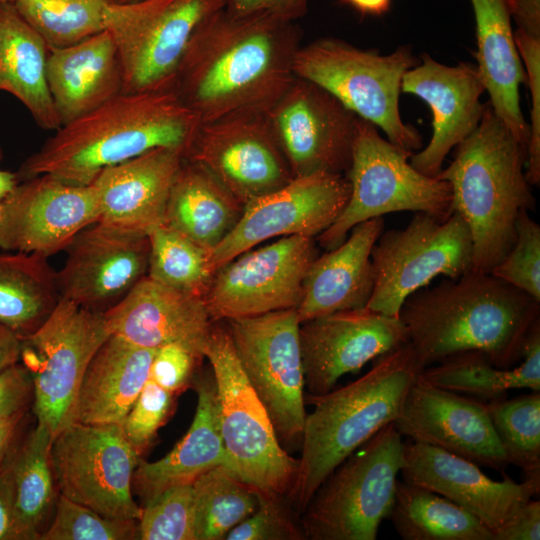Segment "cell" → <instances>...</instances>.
Instances as JSON below:
<instances>
[{
	"instance_id": "1",
	"label": "cell",
	"mask_w": 540,
	"mask_h": 540,
	"mask_svg": "<svg viewBox=\"0 0 540 540\" xmlns=\"http://www.w3.org/2000/svg\"><path fill=\"white\" fill-rule=\"evenodd\" d=\"M301 30L267 13L237 16L225 7L196 30L172 90L200 123L265 113L295 79Z\"/></svg>"
},
{
	"instance_id": "2",
	"label": "cell",
	"mask_w": 540,
	"mask_h": 540,
	"mask_svg": "<svg viewBox=\"0 0 540 540\" xmlns=\"http://www.w3.org/2000/svg\"><path fill=\"white\" fill-rule=\"evenodd\" d=\"M399 319L424 368L466 353L511 368L540 322V301L491 273L471 270L411 294Z\"/></svg>"
},
{
	"instance_id": "3",
	"label": "cell",
	"mask_w": 540,
	"mask_h": 540,
	"mask_svg": "<svg viewBox=\"0 0 540 540\" xmlns=\"http://www.w3.org/2000/svg\"><path fill=\"white\" fill-rule=\"evenodd\" d=\"M200 125L172 90L120 93L60 126L16 173L19 181L48 174L87 186L99 173L147 151L185 152Z\"/></svg>"
},
{
	"instance_id": "4",
	"label": "cell",
	"mask_w": 540,
	"mask_h": 540,
	"mask_svg": "<svg viewBox=\"0 0 540 540\" xmlns=\"http://www.w3.org/2000/svg\"><path fill=\"white\" fill-rule=\"evenodd\" d=\"M526 158L525 148L486 103L476 129L436 176L450 184L452 211L469 227L474 271L490 273L515 242L520 212L535 210Z\"/></svg>"
},
{
	"instance_id": "5",
	"label": "cell",
	"mask_w": 540,
	"mask_h": 540,
	"mask_svg": "<svg viewBox=\"0 0 540 540\" xmlns=\"http://www.w3.org/2000/svg\"><path fill=\"white\" fill-rule=\"evenodd\" d=\"M425 369L408 342L377 357L357 380L322 395L306 415L291 498L300 513L326 477L379 430L394 423Z\"/></svg>"
},
{
	"instance_id": "6",
	"label": "cell",
	"mask_w": 540,
	"mask_h": 540,
	"mask_svg": "<svg viewBox=\"0 0 540 540\" xmlns=\"http://www.w3.org/2000/svg\"><path fill=\"white\" fill-rule=\"evenodd\" d=\"M411 46L382 55L344 40L318 38L296 52L293 71L340 101L357 117L381 129L392 144L413 153L422 147L418 131L400 114L404 74L419 63Z\"/></svg>"
},
{
	"instance_id": "7",
	"label": "cell",
	"mask_w": 540,
	"mask_h": 540,
	"mask_svg": "<svg viewBox=\"0 0 540 540\" xmlns=\"http://www.w3.org/2000/svg\"><path fill=\"white\" fill-rule=\"evenodd\" d=\"M203 356L213 371L226 466L255 490L289 497L298 459L279 443L265 407L241 368L226 325L213 323Z\"/></svg>"
},
{
	"instance_id": "8",
	"label": "cell",
	"mask_w": 540,
	"mask_h": 540,
	"mask_svg": "<svg viewBox=\"0 0 540 540\" xmlns=\"http://www.w3.org/2000/svg\"><path fill=\"white\" fill-rule=\"evenodd\" d=\"M401 437L394 423L386 425L326 477L302 512L306 539L377 538L395 499Z\"/></svg>"
},
{
	"instance_id": "9",
	"label": "cell",
	"mask_w": 540,
	"mask_h": 540,
	"mask_svg": "<svg viewBox=\"0 0 540 540\" xmlns=\"http://www.w3.org/2000/svg\"><path fill=\"white\" fill-rule=\"evenodd\" d=\"M412 154L358 117L351 163L345 173L350 196L338 218L318 236L321 247L335 248L357 224L388 213L423 212L440 221L453 213L450 184L416 170L409 161Z\"/></svg>"
},
{
	"instance_id": "10",
	"label": "cell",
	"mask_w": 540,
	"mask_h": 540,
	"mask_svg": "<svg viewBox=\"0 0 540 540\" xmlns=\"http://www.w3.org/2000/svg\"><path fill=\"white\" fill-rule=\"evenodd\" d=\"M226 0H108L106 30L116 47L121 93L172 89L193 35Z\"/></svg>"
},
{
	"instance_id": "11",
	"label": "cell",
	"mask_w": 540,
	"mask_h": 540,
	"mask_svg": "<svg viewBox=\"0 0 540 540\" xmlns=\"http://www.w3.org/2000/svg\"><path fill=\"white\" fill-rule=\"evenodd\" d=\"M110 335L103 313L60 298L47 320L21 338L20 360L33 381L31 408L52 439L74 423L87 366Z\"/></svg>"
},
{
	"instance_id": "12",
	"label": "cell",
	"mask_w": 540,
	"mask_h": 540,
	"mask_svg": "<svg viewBox=\"0 0 540 540\" xmlns=\"http://www.w3.org/2000/svg\"><path fill=\"white\" fill-rule=\"evenodd\" d=\"M371 261L374 287L366 308L399 318L406 298L435 277L455 280L473 270L470 230L456 212L444 221L416 212L403 229L381 233Z\"/></svg>"
},
{
	"instance_id": "13",
	"label": "cell",
	"mask_w": 540,
	"mask_h": 540,
	"mask_svg": "<svg viewBox=\"0 0 540 540\" xmlns=\"http://www.w3.org/2000/svg\"><path fill=\"white\" fill-rule=\"evenodd\" d=\"M300 324L296 309L226 320L241 368L282 446L301 444L307 415Z\"/></svg>"
},
{
	"instance_id": "14",
	"label": "cell",
	"mask_w": 540,
	"mask_h": 540,
	"mask_svg": "<svg viewBox=\"0 0 540 540\" xmlns=\"http://www.w3.org/2000/svg\"><path fill=\"white\" fill-rule=\"evenodd\" d=\"M50 460L59 494L108 518L140 519L132 496L140 455L121 424L72 423L53 439Z\"/></svg>"
},
{
	"instance_id": "15",
	"label": "cell",
	"mask_w": 540,
	"mask_h": 540,
	"mask_svg": "<svg viewBox=\"0 0 540 540\" xmlns=\"http://www.w3.org/2000/svg\"><path fill=\"white\" fill-rule=\"evenodd\" d=\"M317 257L312 237L284 236L217 269L203 295L213 322L296 309Z\"/></svg>"
},
{
	"instance_id": "16",
	"label": "cell",
	"mask_w": 540,
	"mask_h": 540,
	"mask_svg": "<svg viewBox=\"0 0 540 540\" xmlns=\"http://www.w3.org/2000/svg\"><path fill=\"white\" fill-rule=\"evenodd\" d=\"M265 116L293 177L349 169L358 117L319 85L295 76Z\"/></svg>"
},
{
	"instance_id": "17",
	"label": "cell",
	"mask_w": 540,
	"mask_h": 540,
	"mask_svg": "<svg viewBox=\"0 0 540 540\" xmlns=\"http://www.w3.org/2000/svg\"><path fill=\"white\" fill-rule=\"evenodd\" d=\"M184 158L204 167L244 206L294 178L265 113L200 123Z\"/></svg>"
},
{
	"instance_id": "18",
	"label": "cell",
	"mask_w": 540,
	"mask_h": 540,
	"mask_svg": "<svg viewBox=\"0 0 540 540\" xmlns=\"http://www.w3.org/2000/svg\"><path fill=\"white\" fill-rule=\"evenodd\" d=\"M350 196L341 174L294 177L280 189L244 206L234 229L209 252L215 271L240 254L274 237L319 236L338 218Z\"/></svg>"
},
{
	"instance_id": "19",
	"label": "cell",
	"mask_w": 540,
	"mask_h": 540,
	"mask_svg": "<svg viewBox=\"0 0 540 540\" xmlns=\"http://www.w3.org/2000/svg\"><path fill=\"white\" fill-rule=\"evenodd\" d=\"M98 220L91 185L38 175L18 183L1 200L0 249L49 257L65 250L81 230Z\"/></svg>"
},
{
	"instance_id": "20",
	"label": "cell",
	"mask_w": 540,
	"mask_h": 540,
	"mask_svg": "<svg viewBox=\"0 0 540 540\" xmlns=\"http://www.w3.org/2000/svg\"><path fill=\"white\" fill-rule=\"evenodd\" d=\"M65 250V264L56 272L60 298L94 312L104 313L147 276L148 235L96 222Z\"/></svg>"
},
{
	"instance_id": "21",
	"label": "cell",
	"mask_w": 540,
	"mask_h": 540,
	"mask_svg": "<svg viewBox=\"0 0 540 540\" xmlns=\"http://www.w3.org/2000/svg\"><path fill=\"white\" fill-rule=\"evenodd\" d=\"M304 382L310 395L331 391L339 378L407 342L399 318L368 308L343 310L300 324Z\"/></svg>"
},
{
	"instance_id": "22",
	"label": "cell",
	"mask_w": 540,
	"mask_h": 540,
	"mask_svg": "<svg viewBox=\"0 0 540 540\" xmlns=\"http://www.w3.org/2000/svg\"><path fill=\"white\" fill-rule=\"evenodd\" d=\"M394 424L409 440L443 449L479 466L504 472L510 465L486 403L432 385L420 376Z\"/></svg>"
},
{
	"instance_id": "23",
	"label": "cell",
	"mask_w": 540,
	"mask_h": 540,
	"mask_svg": "<svg viewBox=\"0 0 540 540\" xmlns=\"http://www.w3.org/2000/svg\"><path fill=\"white\" fill-rule=\"evenodd\" d=\"M404 482L433 491L479 518L494 534L533 496L540 492V479L517 483L509 477L495 481L476 463L443 449L415 442H403Z\"/></svg>"
},
{
	"instance_id": "24",
	"label": "cell",
	"mask_w": 540,
	"mask_h": 540,
	"mask_svg": "<svg viewBox=\"0 0 540 540\" xmlns=\"http://www.w3.org/2000/svg\"><path fill=\"white\" fill-rule=\"evenodd\" d=\"M401 91L423 100L432 112V136L410 164L419 172L436 177L448 153L478 126L486 103L476 66L460 62L449 66L426 53L403 76Z\"/></svg>"
},
{
	"instance_id": "25",
	"label": "cell",
	"mask_w": 540,
	"mask_h": 540,
	"mask_svg": "<svg viewBox=\"0 0 540 540\" xmlns=\"http://www.w3.org/2000/svg\"><path fill=\"white\" fill-rule=\"evenodd\" d=\"M111 334L145 348L180 344L201 357L213 321L203 298L148 276L103 313Z\"/></svg>"
},
{
	"instance_id": "26",
	"label": "cell",
	"mask_w": 540,
	"mask_h": 540,
	"mask_svg": "<svg viewBox=\"0 0 540 540\" xmlns=\"http://www.w3.org/2000/svg\"><path fill=\"white\" fill-rule=\"evenodd\" d=\"M184 153L156 148L102 170L90 184L99 208L98 222L148 235L164 224L169 192Z\"/></svg>"
},
{
	"instance_id": "27",
	"label": "cell",
	"mask_w": 540,
	"mask_h": 540,
	"mask_svg": "<svg viewBox=\"0 0 540 540\" xmlns=\"http://www.w3.org/2000/svg\"><path fill=\"white\" fill-rule=\"evenodd\" d=\"M383 228V217L363 221L341 244L316 257L303 280L296 308L300 323L367 306L374 287L371 252Z\"/></svg>"
},
{
	"instance_id": "28",
	"label": "cell",
	"mask_w": 540,
	"mask_h": 540,
	"mask_svg": "<svg viewBox=\"0 0 540 540\" xmlns=\"http://www.w3.org/2000/svg\"><path fill=\"white\" fill-rule=\"evenodd\" d=\"M476 23V69L496 116L525 148L529 124L520 105V86L526 82L511 14L506 0H470Z\"/></svg>"
},
{
	"instance_id": "29",
	"label": "cell",
	"mask_w": 540,
	"mask_h": 540,
	"mask_svg": "<svg viewBox=\"0 0 540 540\" xmlns=\"http://www.w3.org/2000/svg\"><path fill=\"white\" fill-rule=\"evenodd\" d=\"M46 73L61 126L122 91L116 47L106 30L76 44L49 50Z\"/></svg>"
},
{
	"instance_id": "30",
	"label": "cell",
	"mask_w": 540,
	"mask_h": 540,
	"mask_svg": "<svg viewBox=\"0 0 540 540\" xmlns=\"http://www.w3.org/2000/svg\"><path fill=\"white\" fill-rule=\"evenodd\" d=\"M155 352L111 334L87 366L74 423L122 424L149 379Z\"/></svg>"
},
{
	"instance_id": "31",
	"label": "cell",
	"mask_w": 540,
	"mask_h": 540,
	"mask_svg": "<svg viewBox=\"0 0 540 540\" xmlns=\"http://www.w3.org/2000/svg\"><path fill=\"white\" fill-rule=\"evenodd\" d=\"M194 384L197 407L188 432L163 458L154 462L139 460L132 489L144 503L172 486L192 484L206 471L227 465L214 378L201 377Z\"/></svg>"
},
{
	"instance_id": "32",
	"label": "cell",
	"mask_w": 540,
	"mask_h": 540,
	"mask_svg": "<svg viewBox=\"0 0 540 540\" xmlns=\"http://www.w3.org/2000/svg\"><path fill=\"white\" fill-rule=\"evenodd\" d=\"M243 211L244 205L204 167L184 158L169 192L164 225L210 251Z\"/></svg>"
},
{
	"instance_id": "33",
	"label": "cell",
	"mask_w": 540,
	"mask_h": 540,
	"mask_svg": "<svg viewBox=\"0 0 540 540\" xmlns=\"http://www.w3.org/2000/svg\"><path fill=\"white\" fill-rule=\"evenodd\" d=\"M49 48L18 13L0 2V90L14 95L43 129L61 126L47 83Z\"/></svg>"
},
{
	"instance_id": "34",
	"label": "cell",
	"mask_w": 540,
	"mask_h": 540,
	"mask_svg": "<svg viewBox=\"0 0 540 540\" xmlns=\"http://www.w3.org/2000/svg\"><path fill=\"white\" fill-rule=\"evenodd\" d=\"M52 441L36 424L20 434L4 459L14 494L15 540H40L54 512L59 493L50 460Z\"/></svg>"
},
{
	"instance_id": "35",
	"label": "cell",
	"mask_w": 540,
	"mask_h": 540,
	"mask_svg": "<svg viewBox=\"0 0 540 540\" xmlns=\"http://www.w3.org/2000/svg\"><path fill=\"white\" fill-rule=\"evenodd\" d=\"M60 300L56 271L37 253L0 254V323L21 338L36 331Z\"/></svg>"
},
{
	"instance_id": "36",
	"label": "cell",
	"mask_w": 540,
	"mask_h": 540,
	"mask_svg": "<svg viewBox=\"0 0 540 540\" xmlns=\"http://www.w3.org/2000/svg\"><path fill=\"white\" fill-rule=\"evenodd\" d=\"M521 360L513 369L498 368L479 353H466L426 367L420 377L452 392L490 400L499 399L510 389L540 392V322L530 331Z\"/></svg>"
},
{
	"instance_id": "37",
	"label": "cell",
	"mask_w": 540,
	"mask_h": 540,
	"mask_svg": "<svg viewBox=\"0 0 540 540\" xmlns=\"http://www.w3.org/2000/svg\"><path fill=\"white\" fill-rule=\"evenodd\" d=\"M388 519L404 540H494L493 531L453 501L397 481Z\"/></svg>"
},
{
	"instance_id": "38",
	"label": "cell",
	"mask_w": 540,
	"mask_h": 540,
	"mask_svg": "<svg viewBox=\"0 0 540 540\" xmlns=\"http://www.w3.org/2000/svg\"><path fill=\"white\" fill-rule=\"evenodd\" d=\"M195 540H219L258 506L255 490L225 465L216 466L193 483Z\"/></svg>"
},
{
	"instance_id": "39",
	"label": "cell",
	"mask_w": 540,
	"mask_h": 540,
	"mask_svg": "<svg viewBox=\"0 0 540 540\" xmlns=\"http://www.w3.org/2000/svg\"><path fill=\"white\" fill-rule=\"evenodd\" d=\"M148 237L147 276L166 287L203 298L214 275L210 251L164 224Z\"/></svg>"
},
{
	"instance_id": "40",
	"label": "cell",
	"mask_w": 540,
	"mask_h": 540,
	"mask_svg": "<svg viewBox=\"0 0 540 540\" xmlns=\"http://www.w3.org/2000/svg\"><path fill=\"white\" fill-rule=\"evenodd\" d=\"M108 0H16L23 19L49 50L76 44L104 30Z\"/></svg>"
},
{
	"instance_id": "41",
	"label": "cell",
	"mask_w": 540,
	"mask_h": 540,
	"mask_svg": "<svg viewBox=\"0 0 540 540\" xmlns=\"http://www.w3.org/2000/svg\"><path fill=\"white\" fill-rule=\"evenodd\" d=\"M486 404L509 463L540 479V392Z\"/></svg>"
},
{
	"instance_id": "42",
	"label": "cell",
	"mask_w": 540,
	"mask_h": 540,
	"mask_svg": "<svg viewBox=\"0 0 540 540\" xmlns=\"http://www.w3.org/2000/svg\"><path fill=\"white\" fill-rule=\"evenodd\" d=\"M138 539V521L105 517L58 494L54 515L40 540Z\"/></svg>"
},
{
	"instance_id": "43",
	"label": "cell",
	"mask_w": 540,
	"mask_h": 540,
	"mask_svg": "<svg viewBox=\"0 0 540 540\" xmlns=\"http://www.w3.org/2000/svg\"><path fill=\"white\" fill-rule=\"evenodd\" d=\"M138 539L195 540L193 484L172 486L144 503Z\"/></svg>"
},
{
	"instance_id": "44",
	"label": "cell",
	"mask_w": 540,
	"mask_h": 540,
	"mask_svg": "<svg viewBox=\"0 0 540 540\" xmlns=\"http://www.w3.org/2000/svg\"><path fill=\"white\" fill-rule=\"evenodd\" d=\"M528 212H520L515 242L490 273L540 301V226Z\"/></svg>"
},
{
	"instance_id": "45",
	"label": "cell",
	"mask_w": 540,
	"mask_h": 540,
	"mask_svg": "<svg viewBox=\"0 0 540 540\" xmlns=\"http://www.w3.org/2000/svg\"><path fill=\"white\" fill-rule=\"evenodd\" d=\"M255 490V489H254ZM256 510L226 535L227 540H302L301 523L289 512L282 496L255 490Z\"/></svg>"
},
{
	"instance_id": "46",
	"label": "cell",
	"mask_w": 540,
	"mask_h": 540,
	"mask_svg": "<svg viewBox=\"0 0 540 540\" xmlns=\"http://www.w3.org/2000/svg\"><path fill=\"white\" fill-rule=\"evenodd\" d=\"M174 394L148 379L121 427L125 438L141 455L154 440L172 411Z\"/></svg>"
},
{
	"instance_id": "47",
	"label": "cell",
	"mask_w": 540,
	"mask_h": 540,
	"mask_svg": "<svg viewBox=\"0 0 540 540\" xmlns=\"http://www.w3.org/2000/svg\"><path fill=\"white\" fill-rule=\"evenodd\" d=\"M515 43L521 57L526 82L530 92L531 109L529 142L525 174L529 184L540 183V37L532 36L521 29L514 31Z\"/></svg>"
},
{
	"instance_id": "48",
	"label": "cell",
	"mask_w": 540,
	"mask_h": 540,
	"mask_svg": "<svg viewBox=\"0 0 540 540\" xmlns=\"http://www.w3.org/2000/svg\"><path fill=\"white\" fill-rule=\"evenodd\" d=\"M201 358L183 345H164L156 349L149 379L172 394L181 392L191 383L194 368Z\"/></svg>"
},
{
	"instance_id": "49",
	"label": "cell",
	"mask_w": 540,
	"mask_h": 540,
	"mask_svg": "<svg viewBox=\"0 0 540 540\" xmlns=\"http://www.w3.org/2000/svg\"><path fill=\"white\" fill-rule=\"evenodd\" d=\"M32 400V377L22 363H16L0 374V421L28 411Z\"/></svg>"
},
{
	"instance_id": "50",
	"label": "cell",
	"mask_w": 540,
	"mask_h": 540,
	"mask_svg": "<svg viewBox=\"0 0 540 540\" xmlns=\"http://www.w3.org/2000/svg\"><path fill=\"white\" fill-rule=\"evenodd\" d=\"M310 0H226L225 9L237 16L267 13L295 21L304 16Z\"/></svg>"
},
{
	"instance_id": "51",
	"label": "cell",
	"mask_w": 540,
	"mask_h": 540,
	"mask_svg": "<svg viewBox=\"0 0 540 540\" xmlns=\"http://www.w3.org/2000/svg\"><path fill=\"white\" fill-rule=\"evenodd\" d=\"M540 502L531 499L502 527L494 531V540H539Z\"/></svg>"
},
{
	"instance_id": "52",
	"label": "cell",
	"mask_w": 540,
	"mask_h": 540,
	"mask_svg": "<svg viewBox=\"0 0 540 540\" xmlns=\"http://www.w3.org/2000/svg\"><path fill=\"white\" fill-rule=\"evenodd\" d=\"M14 494L4 461L0 467V540H15Z\"/></svg>"
},
{
	"instance_id": "53",
	"label": "cell",
	"mask_w": 540,
	"mask_h": 540,
	"mask_svg": "<svg viewBox=\"0 0 540 540\" xmlns=\"http://www.w3.org/2000/svg\"><path fill=\"white\" fill-rule=\"evenodd\" d=\"M517 28L540 37V0H506Z\"/></svg>"
},
{
	"instance_id": "54",
	"label": "cell",
	"mask_w": 540,
	"mask_h": 540,
	"mask_svg": "<svg viewBox=\"0 0 540 540\" xmlns=\"http://www.w3.org/2000/svg\"><path fill=\"white\" fill-rule=\"evenodd\" d=\"M21 349V337L0 323V374L10 366L19 363Z\"/></svg>"
},
{
	"instance_id": "55",
	"label": "cell",
	"mask_w": 540,
	"mask_h": 540,
	"mask_svg": "<svg viewBox=\"0 0 540 540\" xmlns=\"http://www.w3.org/2000/svg\"><path fill=\"white\" fill-rule=\"evenodd\" d=\"M26 414L22 411L0 421V467L22 432Z\"/></svg>"
},
{
	"instance_id": "56",
	"label": "cell",
	"mask_w": 540,
	"mask_h": 540,
	"mask_svg": "<svg viewBox=\"0 0 540 540\" xmlns=\"http://www.w3.org/2000/svg\"><path fill=\"white\" fill-rule=\"evenodd\" d=\"M341 2L367 16H381L390 10L392 4V0H341Z\"/></svg>"
},
{
	"instance_id": "57",
	"label": "cell",
	"mask_w": 540,
	"mask_h": 540,
	"mask_svg": "<svg viewBox=\"0 0 540 540\" xmlns=\"http://www.w3.org/2000/svg\"><path fill=\"white\" fill-rule=\"evenodd\" d=\"M16 173L0 170V199L7 197L18 185Z\"/></svg>"
},
{
	"instance_id": "58",
	"label": "cell",
	"mask_w": 540,
	"mask_h": 540,
	"mask_svg": "<svg viewBox=\"0 0 540 540\" xmlns=\"http://www.w3.org/2000/svg\"><path fill=\"white\" fill-rule=\"evenodd\" d=\"M111 1H114V2H129V1H133V0H111Z\"/></svg>"
},
{
	"instance_id": "59",
	"label": "cell",
	"mask_w": 540,
	"mask_h": 540,
	"mask_svg": "<svg viewBox=\"0 0 540 540\" xmlns=\"http://www.w3.org/2000/svg\"><path fill=\"white\" fill-rule=\"evenodd\" d=\"M16 0H0V2H15Z\"/></svg>"
},
{
	"instance_id": "60",
	"label": "cell",
	"mask_w": 540,
	"mask_h": 540,
	"mask_svg": "<svg viewBox=\"0 0 540 540\" xmlns=\"http://www.w3.org/2000/svg\"><path fill=\"white\" fill-rule=\"evenodd\" d=\"M1 159H2V151H1V149H0V160H1Z\"/></svg>"
},
{
	"instance_id": "61",
	"label": "cell",
	"mask_w": 540,
	"mask_h": 540,
	"mask_svg": "<svg viewBox=\"0 0 540 540\" xmlns=\"http://www.w3.org/2000/svg\"><path fill=\"white\" fill-rule=\"evenodd\" d=\"M0 214H1V199H0Z\"/></svg>"
}]
</instances>
